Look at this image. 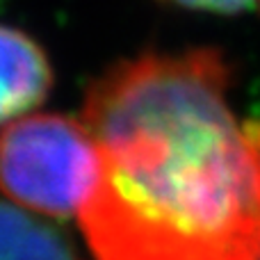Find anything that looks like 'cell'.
<instances>
[{
	"label": "cell",
	"mask_w": 260,
	"mask_h": 260,
	"mask_svg": "<svg viewBox=\"0 0 260 260\" xmlns=\"http://www.w3.org/2000/svg\"><path fill=\"white\" fill-rule=\"evenodd\" d=\"M217 48L144 53L89 87L99 176L78 210L94 260H260V121Z\"/></svg>",
	"instance_id": "obj_1"
},
{
	"label": "cell",
	"mask_w": 260,
	"mask_h": 260,
	"mask_svg": "<svg viewBox=\"0 0 260 260\" xmlns=\"http://www.w3.org/2000/svg\"><path fill=\"white\" fill-rule=\"evenodd\" d=\"M99 176V151L82 121L30 114L0 135V192L30 212L67 219Z\"/></svg>",
	"instance_id": "obj_2"
},
{
	"label": "cell",
	"mask_w": 260,
	"mask_h": 260,
	"mask_svg": "<svg viewBox=\"0 0 260 260\" xmlns=\"http://www.w3.org/2000/svg\"><path fill=\"white\" fill-rule=\"evenodd\" d=\"M53 87V69L32 37L0 25V126L23 119L44 103Z\"/></svg>",
	"instance_id": "obj_3"
},
{
	"label": "cell",
	"mask_w": 260,
	"mask_h": 260,
	"mask_svg": "<svg viewBox=\"0 0 260 260\" xmlns=\"http://www.w3.org/2000/svg\"><path fill=\"white\" fill-rule=\"evenodd\" d=\"M0 260H80L62 233L0 199Z\"/></svg>",
	"instance_id": "obj_4"
},
{
	"label": "cell",
	"mask_w": 260,
	"mask_h": 260,
	"mask_svg": "<svg viewBox=\"0 0 260 260\" xmlns=\"http://www.w3.org/2000/svg\"><path fill=\"white\" fill-rule=\"evenodd\" d=\"M165 3L210 14H244L256 9L260 12V0H165Z\"/></svg>",
	"instance_id": "obj_5"
}]
</instances>
